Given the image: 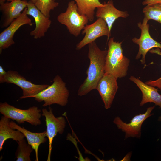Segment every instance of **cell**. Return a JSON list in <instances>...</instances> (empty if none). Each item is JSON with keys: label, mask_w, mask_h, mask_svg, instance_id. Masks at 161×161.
<instances>
[{"label": "cell", "mask_w": 161, "mask_h": 161, "mask_svg": "<svg viewBox=\"0 0 161 161\" xmlns=\"http://www.w3.org/2000/svg\"><path fill=\"white\" fill-rule=\"evenodd\" d=\"M88 45V57L90 64L86 72L87 77L78 91V95L79 96L86 95L92 90L96 89L98 83L105 73L107 50H101L95 41Z\"/></svg>", "instance_id": "1"}, {"label": "cell", "mask_w": 161, "mask_h": 161, "mask_svg": "<svg viewBox=\"0 0 161 161\" xmlns=\"http://www.w3.org/2000/svg\"><path fill=\"white\" fill-rule=\"evenodd\" d=\"M114 39L112 37L109 40L105 73L112 75L117 79L121 78L127 75L130 60L123 54L122 42L114 41Z\"/></svg>", "instance_id": "2"}, {"label": "cell", "mask_w": 161, "mask_h": 161, "mask_svg": "<svg viewBox=\"0 0 161 161\" xmlns=\"http://www.w3.org/2000/svg\"><path fill=\"white\" fill-rule=\"evenodd\" d=\"M53 83L38 94L31 96L36 101H44L43 106H50L56 104L62 106H65L68 102L69 93L65 82L61 77L56 75Z\"/></svg>", "instance_id": "3"}, {"label": "cell", "mask_w": 161, "mask_h": 161, "mask_svg": "<svg viewBox=\"0 0 161 161\" xmlns=\"http://www.w3.org/2000/svg\"><path fill=\"white\" fill-rule=\"evenodd\" d=\"M41 110L35 106L23 110L10 105L7 102L0 103V112L5 117L16 121L21 124L27 122L37 126L41 123Z\"/></svg>", "instance_id": "4"}, {"label": "cell", "mask_w": 161, "mask_h": 161, "mask_svg": "<svg viewBox=\"0 0 161 161\" xmlns=\"http://www.w3.org/2000/svg\"><path fill=\"white\" fill-rule=\"evenodd\" d=\"M57 18L59 23L66 26L70 34L76 37L80 34L89 21L86 16L79 13L74 1L68 3L66 11L60 13Z\"/></svg>", "instance_id": "5"}, {"label": "cell", "mask_w": 161, "mask_h": 161, "mask_svg": "<svg viewBox=\"0 0 161 161\" xmlns=\"http://www.w3.org/2000/svg\"><path fill=\"white\" fill-rule=\"evenodd\" d=\"M13 83L20 87L23 91V95L20 99L30 98L47 88V84H35L26 80L16 71L9 70L3 77L0 78V83Z\"/></svg>", "instance_id": "6"}, {"label": "cell", "mask_w": 161, "mask_h": 161, "mask_svg": "<svg viewBox=\"0 0 161 161\" xmlns=\"http://www.w3.org/2000/svg\"><path fill=\"white\" fill-rule=\"evenodd\" d=\"M148 20L144 17L142 23L140 22L138 23V26L141 30L140 36L139 38L134 37L132 39L134 43L139 46V51L135 59H139L142 56L140 61L142 64L145 65L146 62L145 56L148 52L154 47L161 49V43L154 39L149 34V25L148 23Z\"/></svg>", "instance_id": "7"}, {"label": "cell", "mask_w": 161, "mask_h": 161, "mask_svg": "<svg viewBox=\"0 0 161 161\" xmlns=\"http://www.w3.org/2000/svg\"><path fill=\"white\" fill-rule=\"evenodd\" d=\"M49 111L45 108L42 110V116L45 117L46 126L47 137L49 141V149L47 161L50 160L51 155L52 149V142L54 138L58 133L62 134L66 127V121L62 116L56 117L52 112V109L49 107Z\"/></svg>", "instance_id": "8"}, {"label": "cell", "mask_w": 161, "mask_h": 161, "mask_svg": "<svg viewBox=\"0 0 161 161\" xmlns=\"http://www.w3.org/2000/svg\"><path fill=\"white\" fill-rule=\"evenodd\" d=\"M154 107H149L145 113L135 115L129 123L124 122L119 117L114 118L113 123L119 129L125 132V139L129 137L140 138L142 125L146 119L152 115L151 112Z\"/></svg>", "instance_id": "9"}, {"label": "cell", "mask_w": 161, "mask_h": 161, "mask_svg": "<svg viewBox=\"0 0 161 161\" xmlns=\"http://www.w3.org/2000/svg\"><path fill=\"white\" fill-rule=\"evenodd\" d=\"M85 34L83 39L76 46V49L79 50L87 44L91 43L98 38L103 36H106L109 40L111 36L108 25L103 19L98 18L93 23L86 25L82 32Z\"/></svg>", "instance_id": "10"}, {"label": "cell", "mask_w": 161, "mask_h": 161, "mask_svg": "<svg viewBox=\"0 0 161 161\" xmlns=\"http://www.w3.org/2000/svg\"><path fill=\"white\" fill-rule=\"evenodd\" d=\"M27 7L22 13L21 15L15 19L0 34V53L2 50L9 48L15 44L13 38L16 31L21 26L28 24L32 25L31 20L26 14Z\"/></svg>", "instance_id": "11"}, {"label": "cell", "mask_w": 161, "mask_h": 161, "mask_svg": "<svg viewBox=\"0 0 161 161\" xmlns=\"http://www.w3.org/2000/svg\"><path fill=\"white\" fill-rule=\"evenodd\" d=\"M117 78L110 74L105 73L100 80L96 89L104 103V107L110 108L118 88Z\"/></svg>", "instance_id": "12"}, {"label": "cell", "mask_w": 161, "mask_h": 161, "mask_svg": "<svg viewBox=\"0 0 161 161\" xmlns=\"http://www.w3.org/2000/svg\"><path fill=\"white\" fill-rule=\"evenodd\" d=\"M26 14L33 18L35 24V28L30 32V35L35 39L44 36L51 24L49 18L42 13L31 0L28 2Z\"/></svg>", "instance_id": "13"}, {"label": "cell", "mask_w": 161, "mask_h": 161, "mask_svg": "<svg viewBox=\"0 0 161 161\" xmlns=\"http://www.w3.org/2000/svg\"><path fill=\"white\" fill-rule=\"evenodd\" d=\"M27 4L26 0H14L0 4V10L4 18L2 27H7L19 17L21 12L27 7Z\"/></svg>", "instance_id": "14"}, {"label": "cell", "mask_w": 161, "mask_h": 161, "mask_svg": "<svg viewBox=\"0 0 161 161\" xmlns=\"http://www.w3.org/2000/svg\"><path fill=\"white\" fill-rule=\"evenodd\" d=\"M104 5L97 7L95 16L98 18L103 19L106 22L111 34L113 24L115 21L119 17L126 18L129 16L126 11H123L117 9L114 6L112 0L107 3L104 2Z\"/></svg>", "instance_id": "15"}, {"label": "cell", "mask_w": 161, "mask_h": 161, "mask_svg": "<svg viewBox=\"0 0 161 161\" xmlns=\"http://www.w3.org/2000/svg\"><path fill=\"white\" fill-rule=\"evenodd\" d=\"M129 79L136 84L142 92V99L140 106L148 102L153 103L161 108V95L158 92L157 89L146 84L133 76L130 77Z\"/></svg>", "instance_id": "16"}, {"label": "cell", "mask_w": 161, "mask_h": 161, "mask_svg": "<svg viewBox=\"0 0 161 161\" xmlns=\"http://www.w3.org/2000/svg\"><path fill=\"white\" fill-rule=\"evenodd\" d=\"M10 127L14 129H16L22 132L28 141L35 152V161H38V152L39 147L41 144L46 142L47 140L46 131L41 133H34L27 130L24 127H21L14 122H10Z\"/></svg>", "instance_id": "17"}, {"label": "cell", "mask_w": 161, "mask_h": 161, "mask_svg": "<svg viewBox=\"0 0 161 161\" xmlns=\"http://www.w3.org/2000/svg\"><path fill=\"white\" fill-rule=\"evenodd\" d=\"M10 119L4 116L0 120V151L3 148L5 142L9 139H13L17 142L24 139L23 133L18 130L16 131L10 125Z\"/></svg>", "instance_id": "18"}, {"label": "cell", "mask_w": 161, "mask_h": 161, "mask_svg": "<svg viewBox=\"0 0 161 161\" xmlns=\"http://www.w3.org/2000/svg\"><path fill=\"white\" fill-rule=\"evenodd\" d=\"M78 7L79 13L86 16L92 22L94 18L95 10L97 7L102 6L99 0H74Z\"/></svg>", "instance_id": "19"}, {"label": "cell", "mask_w": 161, "mask_h": 161, "mask_svg": "<svg viewBox=\"0 0 161 161\" xmlns=\"http://www.w3.org/2000/svg\"><path fill=\"white\" fill-rule=\"evenodd\" d=\"M18 145L15 153L16 161H31L30 154L33 150L24 139L17 142Z\"/></svg>", "instance_id": "20"}, {"label": "cell", "mask_w": 161, "mask_h": 161, "mask_svg": "<svg viewBox=\"0 0 161 161\" xmlns=\"http://www.w3.org/2000/svg\"><path fill=\"white\" fill-rule=\"evenodd\" d=\"M144 17L161 24V3L147 5L143 10Z\"/></svg>", "instance_id": "21"}, {"label": "cell", "mask_w": 161, "mask_h": 161, "mask_svg": "<svg viewBox=\"0 0 161 161\" xmlns=\"http://www.w3.org/2000/svg\"><path fill=\"white\" fill-rule=\"evenodd\" d=\"M55 0H37L35 4L37 7L46 16L50 17V11L54 10L59 5V3Z\"/></svg>", "instance_id": "22"}, {"label": "cell", "mask_w": 161, "mask_h": 161, "mask_svg": "<svg viewBox=\"0 0 161 161\" xmlns=\"http://www.w3.org/2000/svg\"><path fill=\"white\" fill-rule=\"evenodd\" d=\"M155 52L161 55V52H160L157 50ZM145 83L150 86L157 87L161 90V77L157 80H150L145 82Z\"/></svg>", "instance_id": "23"}, {"label": "cell", "mask_w": 161, "mask_h": 161, "mask_svg": "<svg viewBox=\"0 0 161 161\" xmlns=\"http://www.w3.org/2000/svg\"><path fill=\"white\" fill-rule=\"evenodd\" d=\"M161 3V0H144L142 2L143 5H148Z\"/></svg>", "instance_id": "24"}, {"label": "cell", "mask_w": 161, "mask_h": 161, "mask_svg": "<svg viewBox=\"0 0 161 161\" xmlns=\"http://www.w3.org/2000/svg\"><path fill=\"white\" fill-rule=\"evenodd\" d=\"M7 72L4 70L1 66H0V78L4 76L7 74Z\"/></svg>", "instance_id": "25"}, {"label": "cell", "mask_w": 161, "mask_h": 161, "mask_svg": "<svg viewBox=\"0 0 161 161\" xmlns=\"http://www.w3.org/2000/svg\"><path fill=\"white\" fill-rule=\"evenodd\" d=\"M7 0H0V4L4 3L5 1Z\"/></svg>", "instance_id": "26"}, {"label": "cell", "mask_w": 161, "mask_h": 161, "mask_svg": "<svg viewBox=\"0 0 161 161\" xmlns=\"http://www.w3.org/2000/svg\"><path fill=\"white\" fill-rule=\"evenodd\" d=\"M32 2L34 4H35L36 1L37 0H31Z\"/></svg>", "instance_id": "27"}, {"label": "cell", "mask_w": 161, "mask_h": 161, "mask_svg": "<svg viewBox=\"0 0 161 161\" xmlns=\"http://www.w3.org/2000/svg\"><path fill=\"white\" fill-rule=\"evenodd\" d=\"M158 120L159 121H161V115L158 118Z\"/></svg>", "instance_id": "28"}, {"label": "cell", "mask_w": 161, "mask_h": 161, "mask_svg": "<svg viewBox=\"0 0 161 161\" xmlns=\"http://www.w3.org/2000/svg\"><path fill=\"white\" fill-rule=\"evenodd\" d=\"M8 1H11L14 0H7Z\"/></svg>", "instance_id": "29"}]
</instances>
